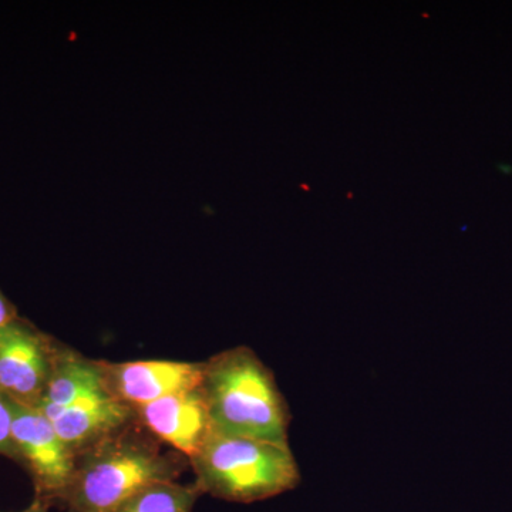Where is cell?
I'll return each instance as SVG.
<instances>
[{
    "label": "cell",
    "instance_id": "1",
    "mask_svg": "<svg viewBox=\"0 0 512 512\" xmlns=\"http://www.w3.org/2000/svg\"><path fill=\"white\" fill-rule=\"evenodd\" d=\"M190 460L161 443L136 420L76 457L60 507L66 512H113L157 483L178 481Z\"/></svg>",
    "mask_w": 512,
    "mask_h": 512
},
{
    "label": "cell",
    "instance_id": "2",
    "mask_svg": "<svg viewBox=\"0 0 512 512\" xmlns=\"http://www.w3.org/2000/svg\"><path fill=\"white\" fill-rule=\"evenodd\" d=\"M201 390L214 433L288 443V402L274 372L251 348L222 350L204 360Z\"/></svg>",
    "mask_w": 512,
    "mask_h": 512
},
{
    "label": "cell",
    "instance_id": "3",
    "mask_svg": "<svg viewBox=\"0 0 512 512\" xmlns=\"http://www.w3.org/2000/svg\"><path fill=\"white\" fill-rule=\"evenodd\" d=\"M202 494L251 504L288 493L301 481L289 443L212 433L190 458Z\"/></svg>",
    "mask_w": 512,
    "mask_h": 512
},
{
    "label": "cell",
    "instance_id": "4",
    "mask_svg": "<svg viewBox=\"0 0 512 512\" xmlns=\"http://www.w3.org/2000/svg\"><path fill=\"white\" fill-rule=\"evenodd\" d=\"M12 410L18 464L28 471L35 498L60 507L76 471V454L39 409L12 403Z\"/></svg>",
    "mask_w": 512,
    "mask_h": 512
},
{
    "label": "cell",
    "instance_id": "5",
    "mask_svg": "<svg viewBox=\"0 0 512 512\" xmlns=\"http://www.w3.org/2000/svg\"><path fill=\"white\" fill-rule=\"evenodd\" d=\"M60 343L22 316L0 329V393L12 403L37 409Z\"/></svg>",
    "mask_w": 512,
    "mask_h": 512
},
{
    "label": "cell",
    "instance_id": "6",
    "mask_svg": "<svg viewBox=\"0 0 512 512\" xmlns=\"http://www.w3.org/2000/svg\"><path fill=\"white\" fill-rule=\"evenodd\" d=\"M99 365L107 394L133 410L170 394L200 387L204 375V362L99 360Z\"/></svg>",
    "mask_w": 512,
    "mask_h": 512
},
{
    "label": "cell",
    "instance_id": "7",
    "mask_svg": "<svg viewBox=\"0 0 512 512\" xmlns=\"http://www.w3.org/2000/svg\"><path fill=\"white\" fill-rule=\"evenodd\" d=\"M137 420L165 446L190 460L214 430L201 386L134 409Z\"/></svg>",
    "mask_w": 512,
    "mask_h": 512
},
{
    "label": "cell",
    "instance_id": "8",
    "mask_svg": "<svg viewBox=\"0 0 512 512\" xmlns=\"http://www.w3.org/2000/svg\"><path fill=\"white\" fill-rule=\"evenodd\" d=\"M134 420L136 412L109 394L83 400L50 419L76 457Z\"/></svg>",
    "mask_w": 512,
    "mask_h": 512
},
{
    "label": "cell",
    "instance_id": "9",
    "mask_svg": "<svg viewBox=\"0 0 512 512\" xmlns=\"http://www.w3.org/2000/svg\"><path fill=\"white\" fill-rule=\"evenodd\" d=\"M103 394L107 392L101 379L99 360L90 359L60 343L52 377L37 409L50 420L76 403Z\"/></svg>",
    "mask_w": 512,
    "mask_h": 512
},
{
    "label": "cell",
    "instance_id": "10",
    "mask_svg": "<svg viewBox=\"0 0 512 512\" xmlns=\"http://www.w3.org/2000/svg\"><path fill=\"white\" fill-rule=\"evenodd\" d=\"M201 495L194 483H157L128 498L113 512H192Z\"/></svg>",
    "mask_w": 512,
    "mask_h": 512
},
{
    "label": "cell",
    "instance_id": "11",
    "mask_svg": "<svg viewBox=\"0 0 512 512\" xmlns=\"http://www.w3.org/2000/svg\"><path fill=\"white\" fill-rule=\"evenodd\" d=\"M0 456L18 463V451L13 440L12 403L2 393H0Z\"/></svg>",
    "mask_w": 512,
    "mask_h": 512
},
{
    "label": "cell",
    "instance_id": "12",
    "mask_svg": "<svg viewBox=\"0 0 512 512\" xmlns=\"http://www.w3.org/2000/svg\"><path fill=\"white\" fill-rule=\"evenodd\" d=\"M18 316L19 313L16 311L15 305L0 291V329L5 328L6 325H9Z\"/></svg>",
    "mask_w": 512,
    "mask_h": 512
},
{
    "label": "cell",
    "instance_id": "13",
    "mask_svg": "<svg viewBox=\"0 0 512 512\" xmlns=\"http://www.w3.org/2000/svg\"><path fill=\"white\" fill-rule=\"evenodd\" d=\"M50 508H52V505L46 503V501L33 497V501L30 503L29 507H26L25 510L18 512H49Z\"/></svg>",
    "mask_w": 512,
    "mask_h": 512
}]
</instances>
